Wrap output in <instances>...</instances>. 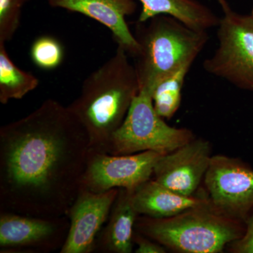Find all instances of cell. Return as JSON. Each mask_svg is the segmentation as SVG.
Returning a JSON list of instances; mask_svg holds the SVG:
<instances>
[{"label": "cell", "instance_id": "cell-1", "mask_svg": "<svg viewBox=\"0 0 253 253\" xmlns=\"http://www.w3.org/2000/svg\"><path fill=\"white\" fill-rule=\"evenodd\" d=\"M90 146L68 106L46 99L0 128V212L66 215L81 189Z\"/></svg>", "mask_w": 253, "mask_h": 253}, {"label": "cell", "instance_id": "cell-2", "mask_svg": "<svg viewBox=\"0 0 253 253\" xmlns=\"http://www.w3.org/2000/svg\"><path fill=\"white\" fill-rule=\"evenodd\" d=\"M139 90L134 65L120 46L84 80L79 96L68 106L85 130L91 151L109 154L113 134Z\"/></svg>", "mask_w": 253, "mask_h": 253}, {"label": "cell", "instance_id": "cell-3", "mask_svg": "<svg viewBox=\"0 0 253 253\" xmlns=\"http://www.w3.org/2000/svg\"><path fill=\"white\" fill-rule=\"evenodd\" d=\"M134 35L139 46L134 64L139 87L151 94L163 78L192 66L209 40L207 31L194 29L169 15L137 21Z\"/></svg>", "mask_w": 253, "mask_h": 253}, {"label": "cell", "instance_id": "cell-4", "mask_svg": "<svg viewBox=\"0 0 253 253\" xmlns=\"http://www.w3.org/2000/svg\"><path fill=\"white\" fill-rule=\"evenodd\" d=\"M135 231L181 253H221L244 232L241 221L218 212L212 205L168 218L139 215Z\"/></svg>", "mask_w": 253, "mask_h": 253}, {"label": "cell", "instance_id": "cell-5", "mask_svg": "<svg viewBox=\"0 0 253 253\" xmlns=\"http://www.w3.org/2000/svg\"><path fill=\"white\" fill-rule=\"evenodd\" d=\"M187 128L169 126L156 113L152 96L139 90L122 126L113 134L109 150L112 155H129L152 151L172 152L195 139Z\"/></svg>", "mask_w": 253, "mask_h": 253}, {"label": "cell", "instance_id": "cell-6", "mask_svg": "<svg viewBox=\"0 0 253 253\" xmlns=\"http://www.w3.org/2000/svg\"><path fill=\"white\" fill-rule=\"evenodd\" d=\"M219 47L205 60V71L233 85L253 91V19L232 9L218 25Z\"/></svg>", "mask_w": 253, "mask_h": 253}, {"label": "cell", "instance_id": "cell-7", "mask_svg": "<svg viewBox=\"0 0 253 253\" xmlns=\"http://www.w3.org/2000/svg\"><path fill=\"white\" fill-rule=\"evenodd\" d=\"M204 183L207 197L218 212L246 221L253 211V169L225 155L212 156Z\"/></svg>", "mask_w": 253, "mask_h": 253}, {"label": "cell", "instance_id": "cell-8", "mask_svg": "<svg viewBox=\"0 0 253 253\" xmlns=\"http://www.w3.org/2000/svg\"><path fill=\"white\" fill-rule=\"evenodd\" d=\"M163 155L152 151L112 155L90 150L81 188L95 193L121 188L135 189L151 179Z\"/></svg>", "mask_w": 253, "mask_h": 253}, {"label": "cell", "instance_id": "cell-9", "mask_svg": "<svg viewBox=\"0 0 253 253\" xmlns=\"http://www.w3.org/2000/svg\"><path fill=\"white\" fill-rule=\"evenodd\" d=\"M67 216L42 217L0 212V252L49 253L61 251L67 239Z\"/></svg>", "mask_w": 253, "mask_h": 253}, {"label": "cell", "instance_id": "cell-10", "mask_svg": "<svg viewBox=\"0 0 253 253\" xmlns=\"http://www.w3.org/2000/svg\"><path fill=\"white\" fill-rule=\"evenodd\" d=\"M209 141L195 139L158 160L154 180L184 196H194L199 189L212 158Z\"/></svg>", "mask_w": 253, "mask_h": 253}, {"label": "cell", "instance_id": "cell-11", "mask_svg": "<svg viewBox=\"0 0 253 253\" xmlns=\"http://www.w3.org/2000/svg\"><path fill=\"white\" fill-rule=\"evenodd\" d=\"M118 190L95 193L81 188L66 212L70 227L60 253L94 252L96 238L109 218Z\"/></svg>", "mask_w": 253, "mask_h": 253}, {"label": "cell", "instance_id": "cell-12", "mask_svg": "<svg viewBox=\"0 0 253 253\" xmlns=\"http://www.w3.org/2000/svg\"><path fill=\"white\" fill-rule=\"evenodd\" d=\"M49 6L84 15L106 26L112 33L118 46L135 57L139 44L131 33L126 16L135 12L134 0H48Z\"/></svg>", "mask_w": 253, "mask_h": 253}, {"label": "cell", "instance_id": "cell-13", "mask_svg": "<svg viewBox=\"0 0 253 253\" xmlns=\"http://www.w3.org/2000/svg\"><path fill=\"white\" fill-rule=\"evenodd\" d=\"M134 190L124 188L118 190L109 218L96 238L94 252H132L135 224L139 216L133 200Z\"/></svg>", "mask_w": 253, "mask_h": 253}, {"label": "cell", "instance_id": "cell-14", "mask_svg": "<svg viewBox=\"0 0 253 253\" xmlns=\"http://www.w3.org/2000/svg\"><path fill=\"white\" fill-rule=\"evenodd\" d=\"M134 206L139 215L168 218L193 208L211 206L207 196H184L159 184L154 179L134 190Z\"/></svg>", "mask_w": 253, "mask_h": 253}, {"label": "cell", "instance_id": "cell-15", "mask_svg": "<svg viewBox=\"0 0 253 253\" xmlns=\"http://www.w3.org/2000/svg\"><path fill=\"white\" fill-rule=\"evenodd\" d=\"M142 9L138 21L145 22L158 15H169L189 27L208 31L217 27L220 18L196 0H139Z\"/></svg>", "mask_w": 253, "mask_h": 253}, {"label": "cell", "instance_id": "cell-16", "mask_svg": "<svg viewBox=\"0 0 253 253\" xmlns=\"http://www.w3.org/2000/svg\"><path fill=\"white\" fill-rule=\"evenodd\" d=\"M40 84V80L23 71L10 58L5 43L0 42V102L23 99Z\"/></svg>", "mask_w": 253, "mask_h": 253}, {"label": "cell", "instance_id": "cell-17", "mask_svg": "<svg viewBox=\"0 0 253 253\" xmlns=\"http://www.w3.org/2000/svg\"><path fill=\"white\" fill-rule=\"evenodd\" d=\"M191 65H186L163 78L153 89V104L156 113L164 119H170L180 106L181 91Z\"/></svg>", "mask_w": 253, "mask_h": 253}, {"label": "cell", "instance_id": "cell-18", "mask_svg": "<svg viewBox=\"0 0 253 253\" xmlns=\"http://www.w3.org/2000/svg\"><path fill=\"white\" fill-rule=\"evenodd\" d=\"M31 58L38 68L54 70L59 67L64 58L62 44L54 37H39L32 44Z\"/></svg>", "mask_w": 253, "mask_h": 253}, {"label": "cell", "instance_id": "cell-19", "mask_svg": "<svg viewBox=\"0 0 253 253\" xmlns=\"http://www.w3.org/2000/svg\"><path fill=\"white\" fill-rule=\"evenodd\" d=\"M28 0H0V42L14 38L21 24V14Z\"/></svg>", "mask_w": 253, "mask_h": 253}, {"label": "cell", "instance_id": "cell-20", "mask_svg": "<svg viewBox=\"0 0 253 253\" xmlns=\"http://www.w3.org/2000/svg\"><path fill=\"white\" fill-rule=\"evenodd\" d=\"M246 222V229L243 235L228 246L231 253H253V211Z\"/></svg>", "mask_w": 253, "mask_h": 253}, {"label": "cell", "instance_id": "cell-21", "mask_svg": "<svg viewBox=\"0 0 253 253\" xmlns=\"http://www.w3.org/2000/svg\"><path fill=\"white\" fill-rule=\"evenodd\" d=\"M133 240L134 244L137 246L135 250L136 253H166L167 252L168 249L163 245L142 235L138 231H134Z\"/></svg>", "mask_w": 253, "mask_h": 253}, {"label": "cell", "instance_id": "cell-22", "mask_svg": "<svg viewBox=\"0 0 253 253\" xmlns=\"http://www.w3.org/2000/svg\"><path fill=\"white\" fill-rule=\"evenodd\" d=\"M219 4L220 5L221 9H222L223 12L224 11H227L229 9H231L230 6H229V3L226 0H216Z\"/></svg>", "mask_w": 253, "mask_h": 253}, {"label": "cell", "instance_id": "cell-23", "mask_svg": "<svg viewBox=\"0 0 253 253\" xmlns=\"http://www.w3.org/2000/svg\"><path fill=\"white\" fill-rule=\"evenodd\" d=\"M251 17L253 18V9H252V12H251Z\"/></svg>", "mask_w": 253, "mask_h": 253}]
</instances>
